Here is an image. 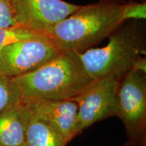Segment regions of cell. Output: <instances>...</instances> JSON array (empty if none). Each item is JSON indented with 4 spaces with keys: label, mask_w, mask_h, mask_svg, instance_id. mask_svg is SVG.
Here are the masks:
<instances>
[{
    "label": "cell",
    "mask_w": 146,
    "mask_h": 146,
    "mask_svg": "<svg viewBox=\"0 0 146 146\" xmlns=\"http://www.w3.org/2000/svg\"><path fill=\"white\" fill-rule=\"evenodd\" d=\"M138 1H141V2H146V0H139Z\"/></svg>",
    "instance_id": "ac0fdd59"
},
{
    "label": "cell",
    "mask_w": 146,
    "mask_h": 146,
    "mask_svg": "<svg viewBox=\"0 0 146 146\" xmlns=\"http://www.w3.org/2000/svg\"><path fill=\"white\" fill-rule=\"evenodd\" d=\"M123 7L100 1L81 5L46 35L60 52H83L108 37L123 23Z\"/></svg>",
    "instance_id": "7a4b0ae2"
},
{
    "label": "cell",
    "mask_w": 146,
    "mask_h": 146,
    "mask_svg": "<svg viewBox=\"0 0 146 146\" xmlns=\"http://www.w3.org/2000/svg\"><path fill=\"white\" fill-rule=\"evenodd\" d=\"M16 25L46 34L79 8L64 0H10Z\"/></svg>",
    "instance_id": "52a82bcc"
},
{
    "label": "cell",
    "mask_w": 146,
    "mask_h": 146,
    "mask_svg": "<svg viewBox=\"0 0 146 146\" xmlns=\"http://www.w3.org/2000/svg\"><path fill=\"white\" fill-rule=\"evenodd\" d=\"M16 25L12 15L10 0H0V28Z\"/></svg>",
    "instance_id": "5bb4252c"
},
{
    "label": "cell",
    "mask_w": 146,
    "mask_h": 146,
    "mask_svg": "<svg viewBox=\"0 0 146 146\" xmlns=\"http://www.w3.org/2000/svg\"><path fill=\"white\" fill-rule=\"evenodd\" d=\"M28 123L29 110L23 102L0 112V146L25 145Z\"/></svg>",
    "instance_id": "9c48e42d"
},
{
    "label": "cell",
    "mask_w": 146,
    "mask_h": 146,
    "mask_svg": "<svg viewBox=\"0 0 146 146\" xmlns=\"http://www.w3.org/2000/svg\"><path fill=\"white\" fill-rule=\"evenodd\" d=\"M27 106L29 123L25 140L26 146H66L68 142L46 118L27 105Z\"/></svg>",
    "instance_id": "30bf717a"
},
{
    "label": "cell",
    "mask_w": 146,
    "mask_h": 146,
    "mask_svg": "<svg viewBox=\"0 0 146 146\" xmlns=\"http://www.w3.org/2000/svg\"><path fill=\"white\" fill-rule=\"evenodd\" d=\"M23 103L33 100L73 99L94 78L87 72L78 52H61L33 72L12 78Z\"/></svg>",
    "instance_id": "6da1fadb"
},
{
    "label": "cell",
    "mask_w": 146,
    "mask_h": 146,
    "mask_svg": "<svg viewBox=\"0 0 146 146\" xmlns=\"http://www.w3.org/2000/svg\"><path fill=\"white\" fill-rule=\"evenodd\" d=\"M132 0H100V2H108L118 3V4H125V3L129 2Z\"/></svg>",
    "instance_id": "2e32d148"
},
{
    "label": "cell",
    "mask_w": 146,
    "mask_h": 146,
    "mask_svg": "<svg viewBox=\"0 0 146 146\" xmlns=\"http://www.w3.org/2000/svg\"><path fill=\"white\" fill-rule=\"evenodd\" d=\"M44 35L46 34L34 31L19 25L0 28V51L16 42L35 39Z\"/></svg>",
    "instance_id": "8fae6325"
},
{
    "label": "cell",
    "mask_w": 146,
    "mask_h": 146,
    "mask_svg": "<svg viewBox=\"0 0 146 146\" xmlns=\"http://www.w3.org/2000/svg\"><path fill=\"white\" fill-rule=\"evenodd\" d=\"M61 52L47 35L16 42L0 51V73L16 77L33 72Z\"/></svg>",
    "instance_id": "8992f818"
},
{
    "label": "cell",
    "mask_w": 146,
    "mask_h": 146,
    "mask_svg": "<svg viewBox=\"0 0 146 146\" xmlns=\"http://www.w3.org/2000/svg\"><path fill=\"white\" fill-rule=\"evenodd\" d=\"M21 102V94L12 77L0 73V112Z\"/></svg>",
    "instance_id": "7c38bea8"
},
{
    "label": "cell",
    "mask_w": 146,
    "mask_h": 146,
    "mask_svg": "<svg viewBox=\"0 0 146 146\" xmlns=\"http://www.w3.org/2000/svg\"><path fill=\"white\" fill-rule=\"evenodd\" d=\"M118 78L109 76L95 79L73 98L78 106L76 135L95 123L118 116Z\"/></svg>",
    "instance_id": "5b68a950"
},
{
    "label": "cell",
    "mask_w": 146,
    "mask_h": 146,
    "mask_svg": "<svg viewBox=\"0 0 146 146\" xmlns=\"http://www.w3.org/2000/svg\"><path fill=\"white\" fill-rule=\"evenodd\" d=\"M118 116L129 141L146 142V73L131 69L118 78Z\"/></svg>",
    "instance_id": "277c9868"
},
{
    "label": "cell",
    "mask_w": 146,
    "mask_h": 146,
    "mask_svg": "<svg viewBox=\"0 0 146 146\" xmlns=\"http://www.w3.org/2000/svg\"><path fill=\"white\" fill-rule=\"evenodd\" d=\"M24 103L46 118L68 143L76 136L78 106L74 100L38 99Z\"/></svg>",
    "instance_id": "ba28073f"
},
{
    "label": "cell",
    "mask_w": 146,
    "mask_h": 146,
    "mask_svg": "<svg viewBox=\"0 0 146 146\" xmlns=\"http://www.w3.org/2000/svg\"><path fill=\"white\" fill-rule=\"evenodd\" d=\"M22 146H26V145H22Z\"/></svg>",
    "instance_id": "d6986e66"
},
{
    "label": "cell",
    "mask_w": 146,
    "mask_h": 146,
    "mask_svg": "<svg viewBox=\"0 0 146 146\" xmlns=\"http://www.w3.org/2000/svg\"><path fill=\"white\" fill-rule=\"evenodd\" d=\"M105 47L78 52L84 68L94 79L120 78L146 53V25L143 20L123 22L110 35Z\"/></svg>",
    "instance_id": "3957f363"
},
{
    "label": "cell",
    "mask_w": 146,
    "mask_h": 146,
    "mask_svg": "<svg viewBox=\"0 0 146 146\" xmlns=\"http://www.w3.org/2000/svg\"><path fill=\"white\" fill-rule=\"evenodd\" d=\"M146 18V2L132 1L123 4L122 21L129 20H143Z\"/></svg>",
    "instance_id": "4fadbf2b"
},
{
    "label": "cell",
    "mask_w": 146,
    "mask_h": 146,
    "mask_svg": "<svg viewBox=\"0 0 146 146\" xmlns=\"http://www.w3.org/2000/svg\"><path fill=\"white\" fill-rule=\"evenodd\" d=\"M123 146H146V142H137L129 141Z\"/></svg>",
    "instance_id": "e0dca14e"
},
{
    "label": "cell",
    "mask_w": 146,
    "mask_h": 146,
    "mask_svg": "<svg viewBox=\"0 0 146 146\" xmlns=\"http://www.w3.org/2000/svg\"><path fill=\"white\" fill-rule=\"evenodd\" d=\"M133 70L140 71V72L146 73V58L145 56H140L138 58L133 66Z\"/></svg>",
    "instance_id": "9a60e30c"
}]
</instances>
